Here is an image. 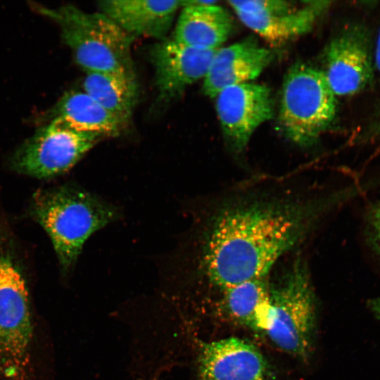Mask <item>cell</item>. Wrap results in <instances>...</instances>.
Returning <instances> with one entry per match:
<instances>
[{"label":"cell","instance_id":"obj_1","mask_svg":"<svg viewBox=\"0 0 380 380\" xmlns=\"http://www.w3.org/2000/svg\"><path fill=\"white\" fill-rule=\"evenodd\" d=\"M258 177L227 190L207 213L195 240L196 275L220 293L269 275L323 220L348 199L350 188L327 190L315 178Z\"/></svg>","mask_w":380,"mask_h":380},{"label":"cell","instance_id":"obj_2","mask_svg":"<svg viewBox=\"0 0 380 380\" xmlns=\"http://www.w3.org/2000/svg\"><path fill=\"white\" fill-rule=\"evenodd\" d=\"M29 212L49 236L64 272L75 264L89 236L118 217L112 205L69 184L36 191Z\"/></svg>","mask_w":380,"mask_h":380},{"label":"cell","instance_id":"obj_3","mask_svg":"<svg viewBox=\"0 0 380 380\" xmlns=\"http://www.w3.org/2000/svg\"><path fill=\"white\" fill-rule=\"evenodd\" d=\"M32 6L58 25L62 39L86 73L135 74L131 55L134 38L103 13H87L72 5L57 8Z\"/></svg>","mask_w":380,"mask_h":380},{"label":"cell","instance_id":"obj_4","mask_svg":"<svg viewBox=\"0 0 380 380\" xmlns=\"http://www.w3.org/2000/svg\"><path fill=\"white\" fill-rule=\"evenodd\" d=\"M11 239L0 227V375L30 380L29 293Z\"/></svg>","mask_w":380,"mask_h":380},{"label":"cell","instance_id":"obj_5","mask_svg":"<svg viewBox=\"0 0 380 380\" xmlns=\"http://www.w3.org/2000/svg\"><path fill=\"white\" fill-rule=\"evenodd\" d=\"M270 311L265 334L281 350L308 357L316 322L315 296L310 271L298 256L276 283H270Z\"/></svg>","mask_w":380,"mask_h":380},{"label":"cell","instance_id":"obj_6","mask_svg":"<svg viewBox=\"0 0 380 380\" xmlns=\"http://www.w3.org/2000/svg\"><path fill=\"white\" fill-rule=\"evenodd\" d=\"M336 95L322 70L296 63L284 77L279 113L284 135L300 146L315 144L334 121Z\"/></svg>","mask_w":380,"mask_h":380},{"label":"cell","instance_id":"obj_7","mask_svg":"<svg viewBox=\"0 0 380 380\" xmlns=\"http://www.w3.org/2000/svg\"><path fill=\"white\" fill-rule=\"evenodd\" d=\"M101 139L54 118L17 148L11 168L38 179L57 177L71 169Z\"/></svg>","mask_w":380,"mask_h":380},{"label":"cell","instance_id":"obj_8","mask_svg":"<svg viewBox=\"0 0 380 380\" xmlns=\"http://www.w3.org/2000/svg\"><path fill=\"white\" fill-rule=\"evenodd\" d=\"M374 60L370 34L362 25L343 29L329 43L322 71L336 96H353L371 87Z\"/></svg>","mask_w":380,"mask_h":380},{"label":"cell","instance_id":"obj_9","mask_svg":"<svg viewBox=\"0 0 380 380\" xmlns=\"http://www.w3.org/2000/svg\"><path fill=\"white\" fill-rule=\"evenodd\" d=\"M215 98L226 142L233 152L241 153L255 129L273 116L270 90L265 85L246 82L228 87Z\"/></svg>","mask_w":380,"mask_h":380},{"label":"cell","instance_id":"obj_10","mask_svg":"<svg viewBox=\"0 0 380 380\" xmlns=\"http://www.w3.org/2000/svg\"><path fill=\"white\" fill-rule=\"evenodd\" d=\"M270 366L253 344L238 337L201 342L196 380H270Z\"/></svg>","mask_w":380,"mask_h":380},{"label":"cell","instance_id":"obj_11","mask_svg":"<svg viewBox=\"0 0 380 380\" xmlns=\"http://www.w3.org/2000/svg\"><path fill=\"white\" fill-rule=\"evenodd\" d=\"M216 50H202L184 45L174 39L153 45L150 58L160 99L169 101L187 87L204 78Z\"/></svg>","mask_w":380,"mask_h":380},{"label":"cell","instance_id":"obj_12","mask_svg":"<svg viewBox=\"0 0 380 380\" xmlns=\"http://www.w3.org/2000/svg\"><path fill=\"white\" fill-rule=\"evenodd\" d=\"M272 57L270 49L250 39L219 48L203 78V93L215 98L228 87L250 82L270 63Z\"/></svg>","mask_w":380,"mask_h":380},{"label":"cell","instance_id":"obj_13","mask_svg":"<svg viewBox=\"0 0 380 380\" xmlns=\"http://www.w3.org/2000/svg\"><path fill=\"white\" fill-rule=\"evenodd\" d=\"M103 14L127 34L166 39L175 16L181 8L179 0H105L99 3Z\"/></svg>","mask_w":380,"mask_h":380},{"label":"cell","instance_id":"obj_14","mask_svg":"<svg viewBox=\"0 0 380 380\" xmlns=\"http://www.w3.org/2000/svg\"><path fill=\"white\" fill-rule=\"evenodd\" d=\"M217 1L183 0L174 39L189 47L217 50L233 30L229 13Z\"/></svg>","mask_w":380,"mask_h":380},{"label":"cell","instance_id":"obj_15","mask_svg":"<svg viewBox=\"0 0 380 380\" xmlns=\"http://www.w3.org/2000/svg\"><path fill=\"white\" fill-rule=\"evenodd\" d=\"M331 1H305L300 8L264 15L236 13L240 20L271 45H283L314 27L317 18L330 6Z\"/></svg>","mask_w":380,"mask_h":380},{"label":"cell","instance_id":"obj_16","mask_svg":"<svg viewBox=\"0 0 380 380\" xmlns=\"http://www.w3.org/2000/svg\"><path fill=\"white\" fill-rule=\"evenodd\" d=\"M54 114L70 127L101 139L119 136L129 124L84 91L66 92L56 104Z\"/></svg>","mask_w":380,"mask_h":380},{"label":"cell","instance_id":"obj_17","mask_svg":"<svg viewBox=\"0 0 380 380\" xmlns=\"http://www.w3.org/2000/svg\"><path fill=\"white\" fill-rule=\"evenodd\" d=\"M268 277L248 281L221 292L222 308L232 320L265 333L270 311Z\"/></svg>","mask_w":380,"mask_h":380},{"label":"cell","instance_id":"obj_18","mask_svg":"<svg viewBox=\"0 0 380 380\" xmlns=\"http://www.w3.org/2000/svg\"><path fill=\"white\" fill-rule=\"evenodd\" d=\"M84 91L106 110L129 122L138 99L135 74L122 72H87Z\"/></svg>","mask_w":380,"mask_h":380},{"label":"cell","instance_id":"obj_19","mask_svg":"<svg viewBox=\"0 0 380 380\" xmlns=\"http://www.w3.org/2000/svg\"><path fill=\"white\" fill-rule=\"evenodd\" d=\"M235 13L264 15L288 11L296 6L289 1L281 0L228 1Z\"/></svg>","mask_w":380,"mask_h":380},{"label":"cell","instance_id":"obj_20","mask_svg":"<svg viewBox=\"0 0 380 380\" xmlns=\"http://www.w3.org/2000/svg\"><path fill=\"white\" fill-rule=\"evenodd\" d=\"M365 221L366 241L380 261V201L369 205Z\"/></svg>","mask_w":380,"mask_h":380},{"label":"cell","instance_id":"obj_21","mask_svg":"<svg viewBox=\"0 0 380 380\" xmlns=\"http://www.w3.org/2000/svg\"><path fill=\"white\" fill-rule=\"evenodd\" d=\"M367 306L372 315L380 321V297L369 300Z\"/></svg>","mask_w":380,"mask_h":380},{"label":"cell","instance_id":"obj_22","mask_svg":"<svg viewBox=\"0 0 380 380\" xmlns=\"http://www.w3.org/2000/svg\"><path fill=\"white\" fill-rule=\"evenodd\" d=\"M374 67L376 68L380 77V30L376 41V49L374 51Z\"/></svg>","mask_w":380,"mask_h":380},{"label":"cell","instance_id":"obj_23","mask_svg":"<svg viewBox=\"0 0 380 380\" xmlns=\"http://www.w3.org/2000/svg\"><path fill=\"white\" fill-rule=\"evenodd\" d=\"M373 132V135H375L376 137H380V114L377 118L376 123L374 124Z\"/></svg>","mask_w":380,"mask_h":380}]
</instances>
